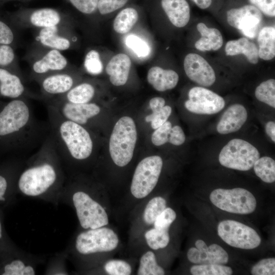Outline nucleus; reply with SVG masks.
<instances>
[{
  "label": "nucleus",
  "mask_w": 275,
  "mask_h": 275,
  "mask_svg": "<svg viewBox=\"0 0 275 275\" xmlns=\"http://www.w3.org/2000/svg\"><path fill=\"white\" fill-rule=\"evenodd\" d=\"M25 97L0 105V151L23 152L40 146L47 134Z\"/></svg>",
  "instance_id": "f257e3e1"
},
{
  "label": "nucleus",
  "mask_w": 275,
  "mask_h": 275,
  "mask_svg": "<svg viewBox=\"0 0 275 275\" xmlns=\"http://www.w3.org/2000/svg\"><path fill=\"white\" fill-rule=\"evenodd\" d=\"M61 161L48 133L19 175L17 186L19 190L26 196L36 197L51 189L61 180Z\"/></svg>",
  "instance_id": "f03ea898"
},
{
  "label": "nucleus",
  "mask_w": 275,
  "mask_h": 275,
  "mask_svg": "<svg viewBox=\"0 0 275 275\" xmlns=\"http://www.w3.org/2000/svg\"><path fill=\"white\" fill-rule=\"evenodd\" d=\"M48 134L61 161H83L93 151V141L85 126L63 117L52 106L47 104Z\"/></svg>",
  "instance_id": "7ed1b4c3"
},
{
  "label": "nucleus",
  "mask_w": 275,
  "mask_h": 275,
  "mask_svg": "<svg viewBox=\"0 0 275 275\" xmlns=\"http://www.w3.org/2000/svg\"><path fill=\"white\" fill-rule=\"evenodd\" d=\"M121 245L117 232L109 225L85 229L77 234L74 241L77 254L82 258L95 259V267L112 258Z\"/></svg>",
  "instance_id": "20e7f679"
},
{
  "label": "nucleus",
  "mask_w": 275,
  "mask_h": 275,
  "mask_svg": "<svg viewBox=\"0 0 275 275\" xmlns=\"http://www.w3.org/2000/svg\"><path fill=\"white\" fill-rule=\"evenodd\" d=\"M162 167V159L158 155L146 157L138 163L132 175L128 194L124 200V209L129 214L137 205L152 195Z\"/></svg>",
  "instance_id": "39448f33"
},
{
  "label": "nucleus",
  "mask_w": 275,
  "mask_h": 275,
  "mask_svg": "<svg viewBox=\"0 0 275 275\" xmlns=\"http://www.w3.org/2000/svg\"><path fill=\"white\" fill-rule=\"evenodd\" d=\"M72 203L84 230L109 225L111 208L108 195H94L85 189H76L72 194Z\"/></svg>",
  "instance_id": "423d86ee"
},
{
  "label": "nucleus",
  "mask_w": 275,
  "mask_h": 275,
  "mask_svg": "<svg viewBox=\"0 0 275 275\" xmlns=\"http://www.w3.org/2000/svg\"><path fill=\"white\" fill-rule=\"evenodd\" d=\"M137 139L136 128L130 117L121 118L115 124L110 136L109 151L117 167L123 168L131 161Z\"/></svg>",
  "instance_id": "0eeeda50"
},
{
  "label": "nucleus",
  "mask_w": 275,
  "mask_h": 275,
  "mask_svg": "<svg viewBox=\"0 0 275 275\" xmlns=\"http://www.w3.org/2000/svg\"><path fill=\"white\" fill-rule=\"evenodd\" d=\"M167 207L166 198L162 196L152 195L129 213V245H137L144 232L153 226L158 216Z\"/></svg>",
  "instance_id": "6e6552de"
},
{
  "label": "nucleus",
  "mask_w": 275,
  "mask_h": 275,
  "mask_svg": "<svg viewBox=\"0 0 275 275\" xmlns=\"http://www.w3.org/2000/svg\"><path fill=\"white\" fill-rule=\"evenodd\" d=\"M260 157L258 149L249 142L240 139L230 141L221 150L218 160L223 166L246 171L251 169Z\"/></svg>",
  "instance_id": "1a4fd4ad"
},
{
  "label": "nucleus",
  "mask_w": 275,
  "mask_h": 275,
  "mask_svg": "<svg viewBox=\"0 0 275 275\" xmlns=\"http://www.w3.org/2000/svg\"><path fill=\"white\" fill-rule=\"evenodd\" d=\"M210 200L217 208L233 213H251L257 206L254 196L249 190L240 187L215 189L211 193Z\"/></svg>",
  "instance_id": "9d476101"
},
{
  "label": "nucleus",
  "mask_w": 275,
  "mask_h": 275,
  "mask_svg": "<svg viewBox=\"0 0 275 275\" xmlns=\"http://www.w3.org/2000/svg\"><path fill=\"white\" fill-rule=\"evenodd\" d=\"M13 18L22 28L39 29L65 25L69 19L64 13L52 8H21L13 14Z\"/></svg>",
  "instance_id": "9b49d317"
},
{
  "label": "nucleus",
  "mask_w": 275,
  "mask_h": 275,
  "mask_svg": "<svg viewBox=\"0 0 275 275\" xmlns=\"http://www.w3.org/2000/svg\"><path fill=\"white\" fill-rule=\"evenodd\" d=\"M218 236L228 245L234 248L251 250L258 247L261 239L251 227L234 220H224L217 226Z\"/></svg>",
  "instance_id": "f8f14e48"
},
{
  "label": "nucleus",
  "mask_w": 275,
  "mask_h": 275,
  "mask_svg": "<svg viewBox=\"0 0 275 275\" xmlns=\"http://www.w3.org/2000/svg\"><path fill=\"white\" fill-rule=\"evenodd\" d=\"M188 99L184 103L187 110L194 114L212 115L222 111L225 105L224 98L214 92L202 87L190 89Z\"/></svg>",
  "instance_id": "ddd939ff"
},
{
  "label": "nucleus",
  "mask_w": 275,
  "mask_h": 275,
  "mask_svg": "<svg viewBox=\"0 0 275 275\" xmlns=\"http://www.w3.org/2000/svg\"><path fill=\"white\" fill-rule=\"evenodd\" d=\"M227 20L230 25L239 30L245 36L254 38L258 33L262 15L256 7L247 5L228 10Z\"/></svg>",
  "instance_id": "4468645a"
},
{
  "label": "nucleus",
  "mask_w": 275,
  "mask_h": 275,
  "mask_svg": "<svg viewBox=\"0 0 275 275\" xmlns=\"http://www.w3.org/2000/svg\"><path fill=\"white\" fill-rule=\"evenodd\" d=\"M184 71L193 81L203 87H210L216 79L212 67L202 57L198 54H187L183 62Z\"/></svg>",
  "instance_id": "2eb2a0df"
},
{
  "label": "nucleus",
  "mask_w": 275,
  "mask_h": 275,
  "mask_svg": "<svg viewBox=\"0 0 275 275\" xmlns=\"http://www.w3.org/2000/svg\"><path fill=\"white\" fill-rule=\"evenodd\" d=\"M196 248H190L187 252L188 260L196 264H216L225 265L228 262L229 256L220 245L212 244L207 246L201 239L195 242Z\"/></svg>",
  "instance_id": "dca6fc26"
},
{
  "label": "nucleus",
  "mask_w": 275,
  "mask_h": 275,
  "mask_svg": "<svg viewBox=\"0 0 275 275\" xmlns=\"http://www.w3.org/2000/svg\"><path fill=\"white\" fill-rule=\"evenodd\" d=\"M68 61L59 50L48 49L32 64L33 77L37 81L52 73L67 70Z\"/></svg>",
  "instance_id": "f3484780"
},
{
  "label": "nucleus",
  "mask_w": 275,
  "mask_h": 275,
  "mask_svg": "<svg viewBox=\"0 0 275 275\" xmlns=\"http://www.w3.org/2000/svg\"><path fill=\"white\" fill-rule=\"evenodd\" d=\"M38 81L44 99L62 96L76 85L73 75L67 70L49 74Z\"/></svg>",
  "instance_id": "a211bd4d"
},
{
  "label": "nucleus",
  "mask_w": 275,
  "mask_h": 275,
  "mask_svg": "<svg viewBox=\"0 0 275 275\" xmlns=\"http://www.w3.org/2000/svg\"><path fill=\"white\" fill-rule=\"evenodd\" d=\"M65 25H59L39 29L36 40L47 49L64 51L72 45L70 39L65 33Z\"/></svg>",
  "instance_id": "6ab92c4d"
},
{
  "label": "nucleus",
  "mask_w": 275,
  "mask_h": 275,
  "mask_svg": "<svg viewBox=\"0 0 275 275\" xmlns=\"http://www.w3.org/2000/svg\"><path fill=\"white\" fill-rule=\"evenodd\" d=\"M248 118V112L240 104L230 105L223 113L216 126L217 132L226 134L239 130Z\"/></svg>",
  "instance_id": "aec40b11"
},
{
  "label": "nucleus",
  "mask_w": 275,
  "mask_h": 275,
  "mask_svg": "<svg viewBox=\"0 0 275 275\" xmlns=\"http://www.w3.org/2000/svg\"><path fill=\"white\" fill-rule=\"evenodd\" d=\"M131 66V61L126 53H119L114 56L105 67L111 84L115 86L125 85L128 79Z\"/></svg>",
  "instance_id": "412c9836"
},
{
  "label": "nucleus",
  "mask_w": 275,
  "mask_h": 275,
  "mask_svg": "<svg viewBox=\"0 0 275 275\" xmlns=\"http://www.w3.org/2000/svg\"><path fill=\"white\" fill-rule=\"evenodd\" d=\"M26 95L21 76L17 73L0 67V96L12 99L25 97Z\"/></svg>",
  "instance_id": "4be33fe9"
},
{
  "label": "nucleus",
  "mask_w": 275,
  "mask_h": 275,
  "mask_svg": "<svg viewBox=\"0 0 275 275\" xmlns=\"http://www.w3.org/2000/svg\"><path fill=\"white\" fill-rule=\"evenodd\" d=\"M160 5L175 26L183 28L189 22L190 9L186 0H160Z\"/></svg>",
  "instance_id": "5701e85b"
},
{
  "label": "nucleus",
  "mask_w": 275,
  "mask_h": 275,
  "mask_svg": "<svg viewBox=\"0 0 275 275\" xmlns=\"http://www.w3.org/2000/svg\"><path fill=\"white\" fill-rule=\"evenodd\" d=\"M147 78L149 84L155 90L164 92L176 86L179 81V75L173 70L153 66L149 69Z\"/></svg>",
  "instance_id": "b1692460"
},
{
  "label": "nucleus",
  "mask_w": 275,
  "mask_h": 275,
  "mask_svg": "<svg viewBox=\"0 0 275 275\" xmlns=\"http://www.w3.org/2000/svg\"><path fill=\"white\" fill-rule=\"evenodd\" d=\"M197 29L201 37L195 44L196 49L205 51L216 50L221 48L223 44V38L218 30L208 28L203 22L198 23Z\"/></svg>",
  "instance_id": "393cba45"
},
{
  "label": "nucleus",
  "mask_w": 275,
  "mask_h": 275,
  "mask_svg": "<svg viewBox=\"0 0 275 275\" xmlns=\"http://www.w3.org/2000/svg\"><path fill=\"white\" fill-rule=\"evenodd\" d=\"M227 56L244 55L249 62L256 64L258 62V49L256 44L247 38L242 37L228 41L225 46Z\"/></svg>",
  "instance_id": "a878e982"
},
{
  "label": "nucleus",
  "mask_w": 275,
  "mask_h": 275,
  "mask_svg": "<svg viewBox=\"0 0 275 275\" xmlns=\"http://www.w3.org/2000/svg\"><path fill=\"white\" fill-rule=\"evenodd\" d=\"M95 93L96 90L93 85L84 82L76 84L66 94L50 99H56L72 103H86L91 102Z\"/></svg>",
  "instance_id": "bb28decb"
},
{
  "label": "nucleus",
  "mask_w": 275,
  "mask_h": 275,
  "mask_svg": "<svg viewBox=\"0 0 275 275\" xmlns=\"http://www.w3.org/2000/svg\"><path fill=\"white\" fill-rule=\"evenodd\" d=\"M139 9L127 6L118 11L113 21V29L116 33L123 35L128 33L138 21Z\"/></svg>",
  "instance_id": "cd10ccee"
},
{
  "label": "nucleus",
  "mask_w": 275,
  "mask_h": 275,
  "mask_svg": "<svg viewBox=\"0 0 275 275\" xmlns=\"http://www.w3.org/2000/svg\"><path fill=\"white\" fill-rule=\"evenodd\" d=\"M133 261L111 258L95 267L98 272L107 275H130L133 272Z\"/></svg>",
  "instance_id": "c85d7f7f"
},
{
  "label": "nucleus",
  "mask_w": 275,
  "mask_h": 275,
  "mask_svg": "<svg viewBox=\"0 0 275 275\" xmlns=\"http://www.w3.org/2000/svg\"><path fill=\"white\" fill-rule=\"evenodd\" d=\"M258 56L263 60L268 61L275 57V28H263L258 33Z\"/></svg>",
  "instance_id": "c756f323"
},
{
  "label": "nucleus",
  "mask_w": 275,
  "mask_h": 275,
  "mask_svg": "<svg viewBox=\"0 0 275 275\" xmlns=\"http://www.w3.org/2000/svg\"><path fill=\"white\" fill-rule=\"evenodd\" d=\"M165 270L158 262L154 251L144 249L139 258V265L136 272L138 275H163Z\"/></svg>",
  "instance_id": "7c9ffc66"
},
{
  "label": "nucleus",
  "mask_w": 275,
  "mask_h": 275,
  "mask_svg": "<svg viewBox=\"0 0 275 275\" xmlns=\"http://www.w3.org/2000/svg\"><path fill=\"white\" fill-rule=\"evenodd\" d=\"M254 170L256 175L263 181L267 183L275 181V161L268 156L259 157L255 162Z\"/></svg>",
  "instance_id": "2f4dec72"
},
{
  "label": "nucleus",
  "mask_w": 275,
  "mask_h": 275,
  "mask_svg": "<svg viewBox=\"0 0 275 275\" xmlns=\"http://www.w3.org/2000/svg\"><path fill=\"white\" fill-rule=\"evenodd\" d=\"M256 98L260 101L275 107V80L269 79L261 82L256 89Z\"/></svg>",
  "instance_id": "473e14b6"
},
{
  "label": "nucleus",
  "mask_w": 275,
  "mask_h": 275,
  "mask_svg": "<svg viewBox=\"0 0 275 275\" xmlns=\"http://www.w3.org/2000/svg\"><path fill=\"white\" fill-rule=\"evenodd\" d=\"M190 272L193 275H231L233 273L230 267L216 264L193 265L190 267Z\"/></svg>",
  "instance_id": "72a5a7b5"
},
{
  "label": "nucleus",
  "mask_w": 275,
  "mask_h": 275,
  "mask_svg": "<svg viewBox=\"0 0 275 275\" xmlns=\"http://www.w3.org/2000/svg\"><path fill=\"white\" fill-rule=\"evenodd\" d=\"M84 66L86 71L93 75L102 73L103 65L98 51L95 49L89 50L85 56Z\"/></svg>",
  "instance_id": "f704fd0d"
},
{
  "label": "nucleus",
  "mask_w": 275,
  "mask_h": 275,
  "mask_svg": "<svg viewBox=\"0 0 275 275\" xmlns=\"http://www.w3.org/2000/svg\"><path fill=\"white\" fill-rule=\"evenodd\" d=\"M34 268L23 261L16 259L7 264L4 268L3 275H34Z\"/></svg>",
  "instance_id": "c9c22d12"
},
{
  "label": "nucleus",
  "mask_w": 275,
  "mask_h": 275,
  "mask_svg": "<svg viewBox=\"0 0 275 275\" xmlns=\"http://www.w3.org/2000/svg\"><path fill=\"white\" fill-rule=\"evenodd\" d=\"M131 0H98L97 14L110 15L127 6Z\"/></svg>",
  "instance_id": "e433bc0d"
},
{
  "label": "nucleus",
  "mask_w": 275,
  "mask_h": 275,
  "mask_svg": "<svg viewBox=\"0 0 275 275\" xmlns=\"http://www.w3.org/2000/svg\"><path fill=\"white\" fill-rule=\"evenodd\" d=\"M125 44L139 57H146L150 54V49L148 44L136 35L131 34L125 39Z\"/></svg>",
  "instance_id": "4c0bfd02"
},
{
  "label": "nucleus",
  "mask_w": 275,
  "mask_h": 275,
  "mask_svg": "<svg viewBox=\"0 0 275 275\" xmlns=\"http://www.w3.org/2000/svg\"><path fill=\"white\" fill-rule=\"evenodd\" d=\"M172 113V108L169 105H164L163 107L152 111V113L145 117L147 122H151V127L156 129L168 120Z\"/></svg>",
  "instance_id": "58836bf2"
},
{
  "label": "nucleus",
  "mask_w": 275,
  "mask_h": 275,
  "mask_svg": "<svg viewBox=\"0 0 275 275\" xmlns=\"http://www.w3.org/2000/svg\"><path fill=\"white\" fill-rule=\"evenodd\" d=\"M80 13L86 16L97 14L98 0H67Z\"/></svg>",
  "instance_id": "ea45409f"
},
{
  "label": "nucleus",
  "mask_w": 275,
  "mask_h": 275,
  "mask_svg": "<svg viewBox=\"0 0 275 275\" xmlns=\"http://www.w3.org/2000/svg\"><path fill=\"white\" fill-rule=\"evenodd\" d=\"M253 275L275 274V259L269 258L260 260L251 269Z\"/></svg>",
  "instance_id": "a19ab883"
},
{
  "label": "nucleus",
  "mask_w": 275,
  "mask_h": 275,
  "mask_svg": "<svg viewBox=\"0 0 275 275\" xmlns=\"http://www.w3.org/2000/svg\"><path fill=\"white\" fill-rule=\"evenodd\" d=\"M177 217L175 211L172 208L167 207L158 216L153 226L154 228L170 229Z\"/></svg>",
  "instance_id": "79ce46f5"
},
{
  "label": "nucleus",
  "mask_w": 275,
  "mask_h": 275,
  "mask_svg": "<svg viewBox=\"0 0 275 275\" xmlns=\"http://www.w3.org/2000/svg\"><path fill=\"white\" fill-rule=\"evenodd\" d=\"M172 127L171 123L167 121L164 124L156 128L152 135V143L154 145L158 146L168 143Z\"/></svg>",
  "instance_id": "37998d69"
},
{
  "label": "nucleus",
  "mask_w": 275,
  "mask_h": 275,
  "mask_svg": "<svg viewBox=\"0 0 275 275\" xmlns=\"http://www.w3.org/2000/svg\"><path fill=\"white\" fill-rule=\"evenodd\" d=\"M251 4L266 16L274 17L275 0H249Z\"/></svg>",
  "instance_id": "c03bdc74"
},
{
  "label": "nucleus",
  "mask_w": 275,
  "mask_h": 275,
  "mask_svg": "<svg viewBox=\"0 0 275 275\" xmlns=\"http://www.w3.org/2000/svg\"><path fill=\"white\" fill-rule=\"evenodd\" d=\"M15 54L10 45H0V66L11 65L15 60Z\"/></svg>",
  "instance_id": "a18cd8bd"
},
{
  "label": "nucleus",
  "mask_w": 275,
  "mask_h": 275,
  "mask_svg": "<svg viewBox=\"0 0 275 275\" xmlns=\"http://www.w3.org/2000/svg\"><path fill=\"white\" fill-rule=\"evenodd\" d=\"M14 38V34L10 27L0 20V45H10Z\"/></svg>",
  "instance_id": "49530a36"
},
{
  "label": "nucleus",
  "mask_w": 275,
  "mask_h": 275,
  "mask_svg": "<svg viewBox=\"0 0 275 275\" xmlns=\"http://www.w3.org/2000/svg\"><path fill=\"white\" fill-rule=\"evenodd\" d=\"M185 140V134L181 127L178 125L172 127L168 142L174 145L179 146L183 144Z\"/></svg>",
  "instance_id": "de8ad7c7"
},
{
  "label": "nucleus",
  "mask_w": 275,
  "mask_h": 275,
  "mask_svg": "<svg viewBox=\"0 0 275 275\" xmlns=\"http://www.w3.org/2000/svg\"><path fill=\"white\" fill-rule=\"evenodd\" d=\"M9 185L8 177L3 174H0V200L4 199V196L6 193Z\"/></svg>",
  "instance_id": "09e8293b"
},
{
  "label": "nucleus",
  "mask_w": 275,
  "mask_h": 275,
  "mask_svg": "<svg viewBox=\"0 0 275 275\" xmlns=\"http://www.w3.org/2000/svg\"><path fill=\"white\" fill-rule=\"evenodd\" d=\"M165 105L164 99L160 97H155L150 99L149 106L151 110L154 111L163 107Z\"/></svg>",
  "instance_id": "8fccbe9b"
},
{
  "label": "nucleus",
  "mask_w": 275,
  "mask_h": 275,
  "mask_svg": "<svg viewBox=\"0 0 275 275\" xmlns=\"http://www.w3.org/2000/svg\"><path fill=\"white\" fill-rule=\"evenodd\" d=\"M265 132L271 140L275 142V123L269 121L265 125Z\"/></svg>",
  "instance_id": "3c124183"
},
{
  "label": "nucleus",
  "mask_w": 275,
  "mask_h": 275,
  "mask_svg": "<svg viewBox=\"0 0 275 275\" xmlns=\"http://www.w3.org/2000/svg\"><path fill=\"white\" fill-rule=\"evenodd\" d=\"M199 8L205 9L209 7L212 3V0H191Z\"/></svg>",
  "instance_id": "603ef678"
},
{
  "label": "nucleus",
  "mask_w": 275,
  "mask_h": 275,
  "mask_svg": "<svg viewBox=\"0 0 275 275\" xmlns=\"http://www.w3.org/2000/svg\"><path fill=\"white\" fill-rule=\"evenodd\" d=\"M2 236V224L0 220V239L1 238Z\"/></svg>",
  "instance_id": "864d4df0"
},
{
  "label": "nucleus",
  "mask_w": 275,
  "mask_h": 275,
  "mask_svg": "<svg viewBox=\"0 0 275 275\" xmlns=\"http://www.w3.org/2000/svg\"><path fill=\"white\" fill-rule=\"evenodd\" d=\"M9 1H12V0H0V3L2 4V3H6ZM21 1H23V0H21ZM63 1H65V2H67V0H63Z\"/></svg>",
  "instance_id": "5fc2aeb1"
}]
</instances>
